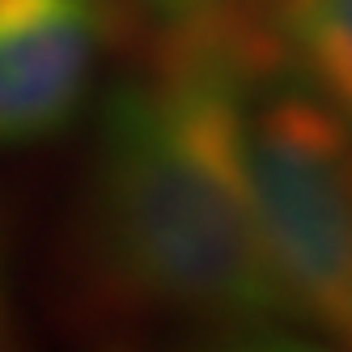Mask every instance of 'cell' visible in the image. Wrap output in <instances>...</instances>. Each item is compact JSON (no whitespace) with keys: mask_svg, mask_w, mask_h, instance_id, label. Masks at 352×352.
Returning a JSON list of instances; mask_svg holds the SVG:
<instances>
[{"mask_svg":"<svg viewBox=\"0 0 352 352\" xmlns=\"http://www.w3.org/2000/svg\"><path fill=\"white\" fill-rule=\"evenodd\" d=\"M221 21L183 26L157 77L102 98L94 242L132 301L221 331H276L297 314L242 157V85L263 52Z\"/></svg>","mask_w":352,"mask_h":352,"instance_id":"cell-1","label":"cell"},{"mask_svg":"<svg viewBox=\"0 0 352 352\" xmlns=\"http://www.w3.org/2000/svg\"><path fill=\"white\" fill-rule=\"evenodd\" d=\"M242 157L293 314L352 344V119L306 81H259L250 68Z\"/></svg>","mask_w":352,"mask_h":352,"instance_id":"cell-2","label":"cell"},{"mask_svg":"<svg viewBox=\"0 0 352 352\" xmlns=\"http://www.w3.org/2000/svg\"><path fill=\"white\" fill-rule=\"evenodd\" d=\"M102 38V0H0V148L38 144L81 115Z\"/></svg>","mask_w":352,"mask_h":352,"instance_id":"cell-3","label":"cell"},{"mask_svg":"<svg viewBox=\"0 0 352 352\" xmlns=\"http://www.w3.org/2000/svg\"><path fill=\"white\" fill-rule=\"evenodd\" d=\"M272 38L297 81L352 119V0H276Z\"/></svg>","mask_w":352,"mask_h":352,"instance_id":"cell-4","label":"cell"},{"mask_svg":"<svg viewBox=\"0 0 352 352\" xmlns=\"http://www.w3.org/2000/svg\"><path fill=\"white\" fill-rule=\"evenodd\" d=\"M144 13H153L157 21H170V26H195V21H212L225 13L230 0H132Z\"/></svg>","mask_w":352,"mask_h":352,"instance_id":"cell-5","label":"cell"},{"mask_svg":"<svg viewBox=\"0 0 352 352\" xmlns=\"http://www.w3.org/2000/svg\"><path fill=\"white\" fill-rule=\"evenodd\" d=\"M0 322H5V301H0Z\"/></svg>","mask_w":352,"mask_h":352,"instance_id":"cell-6","label":"cell"}]
</instances>
